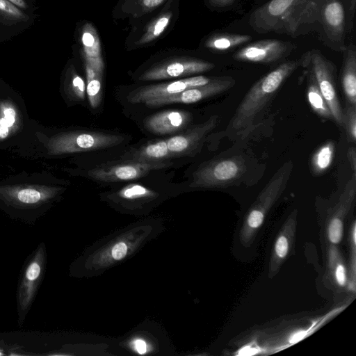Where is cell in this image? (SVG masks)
Here are the masks:
<instances>
[{
  "label": "cell",
  "mask_w": 356,
  "mask_h": 356,
  "mask_svg": "<svg viewBox=\"0 0 356 356\" xmlns=\"http://www.w3.org/2000/svg\"><path fill=\"white\" fill-rule=\"evenodd\" d=\"M300 64V58L282 62L254 83L237 107L230 122L232 129L239 132L250 127Z\"/></svg>",
  "instance_id": "1"
},
{
  "label": "cell",
  "mask_w": 356,
  "mask_h": 356,
  "mask_svg": "<svg viewBox=\"0 0 356 356\" xmlns=\"http://www.w3.org/2000/svg\"><path fill=\"white\" fill-rule=\"evenodd\" d=\"M60 188L41 185H12L0 186V202L13 217L33 222L58 194Z\"/></svg>",
  "instance_id": "2"
},
{
  "label": "cell",
  "mask_w": 356,
  "mask_h": 356,
  "mask_svg": "<svg viewBox=\"0 0 356 356\" xmlns=\"http://www.w3.org/2000/svg\"><path fill=\"white\" fill-rule=\"evenodd\" d=\"M293 167L292 162L289 161L277 169L250 206L240 231V241L243 245L252 243L268 213L284 192Z\"/></svg>",
  "instance_id": "3"
},
{
  "label": "cell",
  "mask_w": 356,
  "mask_h": 356,
  "mask_svg": "<svg viewBox=\"0 0 356 356\" xmlns=\"http://www.w3.org/2000/svg\"><path fill=\"white\" fill-rule=\"evenodd\" d=\"M300 67L309 72L314 76L332 112L334 121L338 125L342 126L343 108L337 92L335 65L316 49L304 53L300 57Z\"/></svg>",
  "instance_id": "4"
},
{
  "label": "cell",
  "mask_w": 356,
  "mask_h": 356,
  "mask_svg": "<svg viewBox=\"0 0 356 356\" xmlns=\"http://www.w3.org/2000/svg\"><path fill=\"white\" fill-rule=\"evenodd\" d=\"M322 42L333 51L342 52L348 33L343 0H319L317 31Z\"/></svg>",
  "instance_id": "5"
},
{
  "label": "cell",
  "mask_w": 356,
  "mask_h": 356,
  "mask_svg": "<svg viewBox=\"0 0 356 356\" xmlns=\"http://www.w3.org/2000/svg\"><path fill=\"white\" fill-rule=\"evenodd\" d=\"M47 266V251L41 243L26 261L22 270L17 293V322L22 325L35 300Z\"/></svg>",
  "instance_id": "6"
},
{
  "label": "cell",
  "mask_w": 356,
  "mask_h": 356,
  "mask_svg": "<svg viewBox=\"0 0 356 356\" xmlns=\"http://www.w3.org/2000/svg\"><path fill=\"white\" fill-rule=\"evenodd\" d=\"M119 135L92 131H78L59 134L48 142L51 154H64L111 147L121 143Z\"/></svg>",
  "instance_id": "7"
},
{
  "label": "cell",
  "mask_w": 356,
  "mask_h": 356,
  "mask_svg": "<svg viewBox=\"0 0 356 356\" xmlns=\"http://www.w3.org/2000/svg\"><path fill=\"white\" fill-rule=\"evenodd\" d=\"M246 170L244 160L232 156L210 161L194 174L191 186L202 188H222L239 179Z\"/></svg>",
  "instance_id": "8"
},
{
  "label": "cell",
  "mask_w": 356,
  "mask_h": 356,
  "mask_svg": "<svg viewBox=\"0 0 356 356\" xmlns=\"http://www.w3.org/2000/svg\"><path fill=\"white\" fill-rule=\"evenodd\" d=\"M307 0H269L255 9L249 17V24L258 33H281L290 17Z\"/></svg>",
  "instance_id": "9"
},
{
  "label": "cell",
  "mask_w": 356,
  "mask_h": 356,
  "mask_svg": "<svg viewBox=\"0 0 356 356\" xmlns=\"http://www.w3.org/2000/svg\"><path fill=\"white\" fill-rule=\"evenodd\" d=\"M172 163L163 161H146L127 159L102 164L89 170L90 177L102 181H123L143 177L152 170L169 166Z\"/></svg>",
  "instance_id": "10"
},
{
  "label": "cell",
  "mask_w": 356,
  "mask_h": 356,
  "mask_svg": "<svg viewBox=\"0 0 356 356\" xmlns=\"http://www.w3.org/2000/svg\"><path fill=\"white\" fill-rule=\"evenodd\" d=\"M296 48V44L289 41L260 40L243 45L233 54V58L240 62L270 65L283 60Z\"/></svg>",
  "instance_id": "11"
},
{
  "label": "cell",
  "mask_w": 356,
  "mask_h": 356,
  "mask_svg": "<svg viewBox=\"0 0 356 356\" xmlns=\"http://www.w3.org/2000/svg\"><path fill=\"white\" fill-rule=\"evenodd\" d=\"M211 62L195 58L170 59L152 66L139 78L142 81L161 80L208 72L214 68Z\"/></svg>",
  "instance_id": "12"
},
{
  "label": "cell",
  "mask_w": 356,
  "mask_h": 356,
  "mask_svg": "<svg viewBox=\"0 0 356 356\" xmlns=\"http://www.w3.org/2000/svg\"><path fill=\"white\" fill-rule=\"evenodd\" d=\"M235 79L231 76H218L215 81L207 85L187 89L168 96L151 99L144 103L149 106L175 103H195L229 90L235 85Z\"/></svg>",
  "instance_id": "13"
},
{
  "label": "cell",
  "mask_w": 356,
  "mask_h": 356,
  "mask_svg": "<svg viewBox=\"0 0 356 356\" xmlns=\"http://www.w3.org/2000/svg\"><path fill=\"white\" fill-rule=\"evenodd\" d=\"M356 197V173H353L347 181L337 204L327 216L326 232L331 244L337 245L342 239L343 222Z\"/></svg>",
  "instance_id": "14"
},
{
  "label": "cell",
  "mask_w": 356,
  "mask_h": 356,
  "mask_svg": "<svg viewBox=\"0 0 356 356\" xmlns=\"http://www.w3.org/2000/svg\"><path fill=\"white\" fill-rule=\"evenodd\" d=\"M216 79V76H195L170 82L149 85L134 91L129 97V99L131 103H144L151 99L163 97L187 89L207 85Z\"/></svg>",
  "instance_id": "15"
},
{
  "label": "cell",
  "mask_w": 356,
  "mask_h": 356,
  "mask_svg": "<svg viewBox=\"0 0 356 356\" xmlns=\"http://www.w3.org/2000/svg\"><path fill=\"white\" fill-rule=\"evenodd\" d=\"M218 115L211 116L207 121L166 140L168 147L175 157L192 153L207 135L218 124Z\"/></svg>",
  "instance_id": "16"
},
{
  "label": "cell",
  "mask_w": 356,
  "mask_h": 356,
  "mask_svg": "<svg viewBox=\"0 0 356 356\" xmlns=\"http://www.w3.org/2000/svg\"><path fill=\"white\" fill-rule=\"evenodd\" d=\"M297 227V210H293L282 225L273 246L269 263V276H275L289 256L293 246Z\"/></svg>",
  "instance_id": "17"
},
{
  "label": "cell",
  "mask_w": 356,
  "mask_h": 356,
  "mask_svg": "<svg viewBox=\"0 0 356 356\" xmlns=\"http://www.w3.org/2000/svg\"><path fill=\"white\" fill-rule=\"evenodd\" d=\"M192 121V115L181 110H168L149 116L145 127L157 134H169L184 130Z\"/></svg>",
  "instance_id": "18"
},
{
  "label": "cell",
  "mask_w": 356,
  "mask_h": 356,
  "mask_svg": "<svg viewBox=\"0 0 356 356\" xmlns=\"http://www.w3.org/2000/svg\"><path fill=\"white\" fill-rule=\"evenodd\" d=\"M81 41L86 64L103 75L104 64L98 33L90 23H86L81 30Z\"/></svg>",
  "instance_id": "19"
},
{
  "label": "cell",
  "mask_w": 356,
  "mask_h": 356,
  "mask_svg": "<svg viewBox=\"0 0 356 356\" xmlns=\"http://www.w3.org/2000/svg\"><path fill=\"white\" fill-rule=\"evenodd\" d=\"M343 55L341 83L346 103L356 106V47L346 44Z\"/></svg>",
  "instance_id": "20"
},
{
  "label": "cell",
  "mask_w": 356,
  "mask_h": 356,
  "mask_svg": "<svg viewBox=\"0 0 356 356\" xmlns=\"http://www.w3.org/2000/svg\"><path fill=\"white\" fill-rule=\"evenodd\" d=\"M122 159L146 161H163L174 158L166 140L149 142L138 149H131L121 156Z\"/></svg>",
  "instance_id": "21"
},
{
  "label": "cell",
  "mask_w": 356,
  "mask_h": 356,
  "mask_svg": "<svg viewBox=\"0 0 356 356\" xmlns=\"http://www.w3.org/2000/svg\"><path fill=\"white\" fill-rule=\"evenodd\" d=\"M252 38L246 34L217 32L207 38L204 47L213 52L226 53L248 44Z\"/></svg>",
  "instance_id": "22"
},
{
  "label": "cell",
  "mask_w": 356,
  "mask_h": 356,
  "mask_svg": "<svg viewBox=\"0 0 356 356\" xmlns=\"http://www.w3.org/2000/svg\"><path fill=\"white\" fill-rule=\"evenodd\" d=\"M307 77V99L312 111L321 118L334 120L332 112L323 97L314 76L307 70H304Z\"/></svg>",
  "instance_id": "23"
},
{
  "label": "cell",
  "mask_w": 356,
  "mask_h": 356,
  "mask_svg": "<svg viewBox=\"0 0 356 356\" xmlns=\"http://www.w3.org/2000/svg\"><path fill=\"white\" fill-rule=\"evenodd\" d=\"M334 152L335 144L332 140H327L314 152L310 161L314 175H321L329 169L333 162Z\"/></svg>",
  "instance_id": "24"
},
{
  "label": "cell",
  "mask_w": 356,
  "mask_h": 356,
  "mask_svg": "<svg viewBox=\"0 0 356 356\" xmlns=\"http://www.w3.org/2000/svg\"><path fill=\"white\" fill-rule=\"evenodd\" d=\"M19 125V115L15 106L8 101L0 103V140L15 132Z\"/></svg>",
  "instance_id": "25"
},
{
  "label": "cell",
  "mask_w": 356,
  "mask_h": 356,
  "mask_svg": "<svg viewBox=\"0 0 356 356\" xmlns=\"http://www.w3.org/2000/svg\"><path fill=\"white\" fill-rule=\"evenodd\" d=\"M328 268L336 284L343 287L348 281L347 270L341 255L334 244H331L328 250Z\"/></svg>",
  "instance_id": "26"
},
{
  "label": "cell",
  "mask_w": 356,
  "mask_h": 356,
  "mask_svg": "<svg viewBox=\"0 0 356 356\" xmlns=\"http://www.w3.org/2000/svg\"><path fill=\"white\" fill-rule=\"evenodd\" d=\"M172 16V13L168 11L163 13L154 19L145 29L143 35L136 42V44L143 45L148 44L159 38L169 26Z\"/></svg>",
  "instance_id": "27"
},
{
  "label": "cell",
  "mask_w": 356,
  "mask_h": 356,
  "mask_svg": "<svg viewBox=\"0 0 356 356\" xmlns=\"http://www.w3.org/2000/svg\"><path fill=\"white\" fill-rule=\"evenodd\" d=\"M86 72L87 80L86 93L91 107L95 108L99 105L102 100V75L97 73L86 63Z\"/></svg>",
  "instance_id": "28"
},
{
  "label": "cell",
  "mask_w": 356,
  "mask_h": 356,
  "mask_svg": "<svg viewBox=\"0 0 356 356\" xmlns=\"http://www.w3.org/2000/svg\"><path fill=\"white\" fill-rule=\"evenodd\" d=\"M349 140L355 143L356 140V106L346 104L343 109V124Z\"/></svg>",
  "instance_id": "29"
},
{
  "label": "cell",
  "mask_w": 356,
  "mask_h": 356,
  "mask_svg": "<svg viewBox=\"0 0 356 356\" xmlns=\"http://www.w3.org/2000/svg\"><path fill=\"white\" fill-rule=\"evenodd\" d=\"M120 195L125 199L136 200L152 196L154 193L142 185L130 184L123 188Z\"/></svg>",
  "instance_id": "30"
},
{
  "label": "cell",
  "mask_w": 356,
  "mask_h": 356,
  "mask_svg": "<svg viewBox=\"0 0 356 356\" xmlns=\"http://www.w3.org/2000/svg\"><path fill=\"white\" fill-rule=\"evenodd\" d=\"M86 89L83 79L76 72H73L68 83V90L71 95L76 99L82 100L85 97Z\"/></svg>",
  "instance_id": "31"
},
{
  "label": "cell",
  "mask_w": 356,
  "mask_h": 356,
  "mask_svg": "<svg viewBox=\"0 0 356 356\" xmlns=\"http://www.w3.org/2000/svg\"><path fill=\"white\" fill-rule=\"evenodd\" d=\"M0 12L16 19H23L25 18L24 14L8 0H0Z\"/></svg>",
  "instance_id": "32"
},
{
  "label": "cell",
  "mask_w": 356,
  "mask_h": 356,
  "mask_svg": "<svg viewBox=\"0 0 356 356\" xmlns=\"http://www.w3.org/2000/svg\"><path fill=\"white\" fill-rule=\"evenodd\" d=\"M343 1L346 10L348 33L350 34L353 29L356 0Z\"/></svg>",
  "instance_id": "33"
},
{
  "label": "cell",
  "mask_w": 356,
  "mask_h": 356,
  "mask_svg": "<svg viewBox=\"0 0 356 356\" xmlns=\"http://www.w3.org/2000/svg\"><path fill=\"white\" fill-rule=\"evenodd\" d=\"M208 5L215 9H226L234 5L238 0H207Z\"/></svg>",
  "instance_id": "34"
},
{
  "label": "cell",
  "mask_w": 356,
  "mask_h": 356,
  "mask_svg": "<svg viewBox=\"0 0 356 356\" xmlns=\"http://www.w3.org/2000/svg\"><path fill=\"white\" fill-rule=\"evenodd\" d=\"M127 247L124 243H118L112 249V257L115 260H120L125 257Z\"/></svg>",
  "instance_id": "35"
},
{
  "label": "cell",
  "mask_w": 356,
  "mask_h": 356,
  "mask_svg": "<svg viewBox=\"0 0 356 356\" xmlns=\"http://www.w3.org/2000/svg\"><path fill=\"white\" fill-rule=\"evenodd\" d=\"M143 11L151 10L161 5L164 0H138Z\"/></svg>",
  "instance_id": "36"
},
{
  "label": "cell",
  "mask_w": 356,
  "mask_h": 356,
  "mask_svg": "<svg viewBox=\"0 0 356 356\" xmlns=\"http://www.w3.org/2000/svg\"><path fill=\"white\" fill-rule=\"evenodd\" d=\"M347 158L353 173H356V149L354 146L348 148Z\"/></svg>",
  "instance_id": "37"
},
{
  "label": "cell",
  "mask_w": 356,
  "mask_h": 356,
  "mask_svg": "<svg viewBox=\"0 0 356 356\" xmlns=\"http://www.w3.org/2000/svg\"><path fill=\"white\" fill-rule=\"evenodd\" d=\"M135 348L137 352L140 354H143L146 352V343L143 340H137L135 342Z\"/></svg>",
  "instance_id": "38"
},
{
  "label": "cell",
  "mask_w": 356,
  "mask_h": 356,
  "mask_svg": "<svg viewBox=\"0 0 356 356\" xmlns=\"http://www.w3.org/2000/svg\"><path fill=\"white\" fill-rule=\"evenodd\" d=\"M15 6H17L18 7L22 8H26L27 6L26 3L24 0H8Z\"/></svg>",
  "instance_id": "39"
}]
</instances>
